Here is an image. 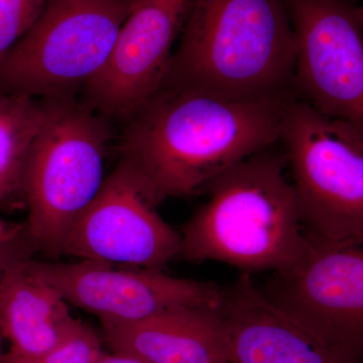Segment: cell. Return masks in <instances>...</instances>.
Masks as SVG:
<instances>
[{"label": "cell", "instance_id": "6da1fadb", "mask_svg": "<svg viewBox=\"0 0 363 363\" xmlns=\"http://www.w3.org/2000/svg\"><path fill=\"white\" fill-rule=\"evenodd\" d=\"M290 96L235 99L164 83L128 121L123 161L157 205L201 194L234 164L279 143Z\"/></svg>", "mask_w": 363, "mask_h": 363}, {"label": "cell", "instance_id": "7a4b0ae2", "mask_svg": "<svg viewBox=\"0 0 363 363\" xmlns=\"http://www.w3.org/2000/svg\"><path fill=\"white\" fill-rule=\"evenodd\" d=\"M209 198L182 233L180 257L252 274L292 267L309 245L279 143L242 160L208 186Z\"/></svg>", "mask_w": 363, "mask_h": 363}, {"label": "cell", "instance_id": "3957f363", "mask_svg": "<svg viewBox=\"0 0 363 363\" xmlns=\"http://www.w3.org/2000/svg\"><path fill=\"white\" fill-rule=\"evenodd\" d=\"M166 83L235 99L293 94L297 37L284 0H191Z\"/></svg>", "mask_w": 363, "mask_h": 363}, {"label": "cell", "instance_id": "277c9868", "mask_svg": "<svg viewBox=\"0 0 363 363\" xmlns=\"http://www.w3.org/2000/svg\"><path fill=\"white\" fill-rule=\"evenodd\" d=\"M25 181L26 233L35 250L56 259L72 227L101 190L111 140L104 119L72 98L45 100Z\"/></svg>", "mask_w": 363, "mask_h": 363}, {"label": "cell", "instance_id": "5b68a950", "mask_svg": "<svg viewBox=\"0 0 363 363\" xmlns=\"http://www.w3.org/2000/svg\"><path fill=\"white\" fill-rule=\"evenodd\" d=\"M279 145L306 233L363 247V138L291 95Z\"/></svg>", "mask_w": 363, "mask_h": 363}, {"label": "cell", "instance_id": "8992f818", "mask_svg": "<svg viewBox=\"0 0 363 363\" xmlns=\"http://www.w3.org/2000/svg\"><path fill=\"white\" fill-rule=\"evenodd\" d=\"M133 0H47L0 64V91L73 97L102 70Z\"/></svg>", "mask_w": 363, "mask_h": 363}, {"label": "cell", "instance_id": "52a82bcc", "mask_svg": "<svg viewBox=\"0 0 363 363\" xmlns=\"http://www.w3.org/2000/svg\"><path fill=\"white\" fill-rule=\"evenodd\" d=\"M308 236L303 257L257 288L274 307L360 363L363 247Z\"/></svg>", "mask_w": 363, "mask_h": 363}, {"label": "cell", "instance_id": "ba28073f", "mask_svg": "<svg viewBox=\"0 0 363 363\" xmlns=\"http://www.w3.org/2000/svg\"><path fill=\"white\" fill-rule=\"evenodd\" d=\"M297 37L293 95L363 138V32L344 0H289Z\"/></svg>", "mask_w": 363, "mask_h": 363}, {"label": "cell", "instance_id": "9c48e42d", "mask_svg": "<svg viewBox=\"0 0 363 363\" xmlns=\"http://www.w3.org/2000/svg\"><path fill=\"white\" fill-rule=\"evenodd\" d=\"M157 206L138 172L121 162L72 227L62 255L162 269L180 257L182 234L160 216Z\"/></svg>", "mask_w": 363, "mask_h": 363}, {"label": "cell", "instance_id": "30bf717a", "mask_svg": "<svg viewBox=\"0 0 363 363\" xmlns=\"http://www.w3.org/2000/svg\"><path fill=\"white\" fill-rule=\"evenodd\" d=\"M28 262L69 305L96 316L102 328L138 323L175 308L221 307L225 293L211 281L176 278L162 269H121L91 260L54 262L30 257Z\"/></svg>", "mask_w": 363, "mask_h": 363}, {"label": "cell", "instance_id": "8fae6325", "mask_svg": "<svg viewBox=\"0 0 363 363\" xmlns=\"http://www.w3.org/2000/svg\"><path fill=\"white\" fill-rule=\"evenodd\" d=\"M191 0H133L106 64L86 86L87 106L130 121L168 78Z\"/></svg>", "mask_w": 363, "mask_h": 363}, {"label": "cell", "instance_id": "7c38bea8", "mask_svg": "<svg viewBox=\"0 0 363 363\" xmlns=\"http://www.w3.org/2000/svg\"><path fill=\"white\" fill-rule=\"evenodd\" d=\"M224 291L230 363H358L271 304L252 274Z\"/></svg>", "mask_w": 363, "mask_h": 363}, {"label": "cell", "instance_id": "4fadbf2b", "mask_svg": "<svg viewBox=\"0 0 363 363\" xmlns=\"http://www.w3.org/2000/svg\"><path fill=\"white\" fill-rule=\"evenodd\" d=\"M100 335L112 352L149 363H230L222 306L175 308L138 323L102 328Z\"/></svg>", "mask_w": 363, "mask_h": 363}, {"label": "cell", "instance_id": "5bb4252c", "mask_svg": "<svg viewBox=\"0 0 363 363\" xmlns=\"http://www.w3.org/2000/svg\"><path fill=\"white\" fill-rule=\"evenodd\" d=\"M30 257L0 269V330L11 343L9 351L32 357L65 342L82 321L72 316L59 291L33 271Z\"/></svg>", "mask_w": 363, "mask_h": 363}, {"label": "cell", "instance_id": "9a60e30c", "mask_svg": "<svg viewBox=\"0 0 363 363\" xmlns=\"http://www.w3.org/2000/svg\"><path fill=\"white\" fill-rule=\"evenodd\" d=\"M47 114V101L0 91V208L26 207V167Z\"/></svg>", "mask_w": 363, "mask_h": 363}, {"label": "cell", "instance_id": "2e32d148", "mask_svg": "<svg viewBox=\"0 0 363 363\" xmlns=\"http://www.w3.org/2000/svg\"><path fill=\"white\" fill-rule=\"evenodd\" d=\"M101 335L82 322L77 331L58 347L39 355H21L6 351L0 363H96L104 352Z\"/></svg>", "mask_w": 363, "mask_h": 363}, {"label": "cell", "instance_id": "e0dca14e", "mask_svg": "<svg viewBox=\"0 0 363 363\" xmlns=\"http://www.w3.org/2000/svg\"><path fill=\"white\" fill-rule=\"evenodd\" d=\"M47 0H0V64L42 13Z\"/></svg>", "mask_w": 363, "mask_h": 363}, {"label": "cell", "instance_id": "ac0fdd59", "mask_svg": "<svg viewBox=\"0 0 363 363\" xmlns=\"http://www.w3.org/2000/svg\"><path fill=\"white\" fill-rule=\"evenodd\" d=\"M35 250L28 240L25 224L6 220L0 216V252L28 255Z\"/></svg>", "mask_w": 363, "mask_h": 363}, {"label": "cell", "instance_id": "d6986e66", "mask_svg": "<svg viewBox=\"0 0 363 363\" xmlns=\"http://www.w3.org/2000/svg\"><path fill=\"white\" fill-rule=\"evenodd\" d=\"M96 363H149L143 358L128 353L104 352L98 358Z\"/></svg>", "mask_w": 363, "mask_h": 363}, {"label": "cell", "instance_id": "ffe728a7", "mask_svg": "<svg viewBox=\"0 0 363 363\" xmlns=\"http://www.w3.org/2000/svg\"><path fill=\"white\" fill-rule=\"evenodd\" d=\"M21 257H30L28 255H21V253L0 252V269L6 266L7 262L16 259H21Z\"/></svg>", "mask_w": 363, "mask_h": 363}, {"label": "cell", "instance_id": "44dd1931", "mask_svg": "<svg viewBox=\"0 0 363 363\" xmlns=\"http://www.w3.org/2000/svg\"><path fill=\"white\" fill-rule=\"evenodd\" d=\"M353 14L363 32V6L353 7Z\"/></svg>", "mask_w": 363, "mask_h": 363}, {"label": "cell", "instance_id": "7402d4cb", "mask_svg": "<svg viewBox=\"0 0 363 363\" xmlns=\"http://www.w3.org/2000/svg\"><path fill=\"white\" fill-rule=\"evenodd\" d=\"M2 340H4V336H2L1 330H0V355L4 352V350H2Z\"/></svg>", "mask_w": 363, "mask_h": 363}]
</instances>
